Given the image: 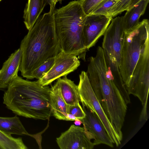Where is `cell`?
<instances>
[{"label": "cell", "instance_id": "5bb4252c", "mask_svg": "<svg viewBox=\"0 0 149 149\" xmlns=\"http://www.w3.org/2000/svg\"><path fill=\"white\" fill-rule=\"evenodd\" d=\"M50 103L52 115L58 120H67L68 105L62 97L57 79L50 88Z\"/></svg>", "mask_w": 149, "mask_h": 149}, {"label": "cell", "instance_id": "2e32d148", "mask_svg": "<svg viewBox=\"0 0 149 149\" xmlns=\"http://www.w3.org/2000/svg\"><path fill=\"white\" fill-rule=\"evenodd\" d=\"M149 0H141L130 9L127 10L123 17V26L125 33L133 29L139 24V19L146 10Z\"/></svg>", "mask_w": 149, "mask_h": 149}, {"label": "cell", "instance_id": "ba28073f", "mask_svg": "<svg viewBox=\"0 0 149 149\" xmlns=\"http://www.w3.org/2000/svg\"><path fill=\"white\" fill-rule=\"evenodd\" d=\"M125 33L123 17H117L112 19L103 35L102 47L106 63L112 68L120 70Z\"/></svg>", "mask_w": 149, "mask_h": 149}, {"label": "cell", "instance_id": "3957f363", "mask_svg": "<svg viewBox=\"0 0 149 149\" xmlns=\"http://www.w3.org/2000/svg\"><path fill=\"white\" fill-rule=\"evenodd\" d=\"M50 88L37 81L25 80L18 76L8 85L3 104L17 115L36 120L49 119L52 115Z\"/></svg>", "mask_w": 149, "mask_h": 149}, {"label": "cell", "instance_id": "cb8c5ba5", "mask_svg": "<svg viewBox=\"0 0 149 149\" xmlns=\"http://www.w3.org/2000/svg\"><path fill=\"white\" fill-rule=\"evenodd\" d=\"M68 113L71 114L78 119L82 120L86 116V114L79 103L73 105H68Z\"/></svg>", "mask_w": 149, "mask_h": 149}, {"label": "cell", "instance_id": "7c38bea8", "mask_svg": "<svg viewBox=\"0 0 149 149\" xmlns=\"http://www.w3.org/2000/svg\"><path fill=\"white\" fill-rule=\"evenodd\" d=\"M82 105L86 116L81 121L83 127L95 136V140L93 143L95 145L103 144L113 147V143L98 117L94 112Z\"/></svg>", "mask_w": 149, "mask_h": 149}, {"label": "cell", "instance_id": "d4e9b609", "mask_svg": "<svg viewBox=\"0 0 149 149\" xmlns=\"http://www.w3.org/2000/svg\"><path fill=\"white\" fill-rule=\"evenodd\" d=\"M63 0H47V4L49 5L50 9L54 11L55 9L56 5L57 3H61Z\"/></svg>", "mask_w": 149, "mask_h": 149}, {"label": "cell", "instance_id": "9c48e42d", "mask_svg": "<svg viewBox=\"0 0 149 149\" xmlns=\"http://www.w3.org/2000/svg\"><path fill=\"white\" fill-rule=\"evenodd\" d=\"M95 136L84 127L72 125L56 139L61 149H92Z\"/></svg>", "mask_w": 149, "mask_h": 149}, {"label": "cell", "instance_id": "52a82bcc", "mask_svg": "<svg viewBox=\"0 0 149 149\" xmlns=\"http://www.w3.org/2000/svg\"><path fill=\"white\" fill-rule=\"evenodd\" d=\"M149 88V46L141 54L134 70L128 86L126 88L130 95L137 97L143 108L140 116L141 120L148 119L147 103Z\"/></svg>", "mask_w": 149, "mask_h": 149}, {"label": "cell", "instance_id": "4316f807", "mask_svg": "<svg viewBox=\"0 0 149 149\" xmlns=\"http://www.w3.org/2000/svg\"><path fill=\"white\" fill-rule=\"evenodd\" d=\"M77 119L73 115L68 113L67 121H74Z\"/></svg>", "mask_w": 149, "mask_h": 149}, {"label": "cell", "instance_id": "8fae6325", "mask_svg": "<svg viewBox=\"0 0 149 149\" xmlns=\"http://www.w3.org/2000/svg\"><path fill=\"white\" fill-rule=\"evenodd\" d=\"M112 18L109 16L91 14L86 15L83 29V36L87 50L94 46L104 35Z\"/></svg>", "mask_w": 149, "mask_h": 149}, {"label": "cell", "instance_id": "83f0119b", "mask_svg": "<svg viewBox=\"0 0 149 149\" xmlns=\"http://www.w3.org/2000/svg\"><path fill=\"white\" fill-rule=\"evenodd\" d=\"M74 121V123L75 125L76 126H79L81 124H82V121L80 120L77 119Z\"/></svg>", "mask_w": 149, "mask_h": 149}, {"label": "cell", "instance_id": "277c9868", "mask_svg": "<svg viewBox=\"0 0 149 149\" xmlns=\"http://www.w3.org/2000/svg\"><path fill=\"white\" fill-rule=\"evenodd\" d=\"M86 16L80 0L72 1L54 12L55 28L61 51L84 61L87 51L83 36Z\"/></svg>", "mask_w": 149, "mask_h": 149}, {"label": "cell", "instance_id": "6da1fadb", "mask_svg": "<svg viewBox=\"0 0 149 149\" xmlns=\"http://www.w3.org/2000/svg\"><path fill=\"white\" fill-rule=\"evenodd\" d=\"M90 84L108 119L121 137L127 108L123 95L125 86L121 74L108 67L105 60L91 61L86 72Z\"/></svg>", "mask_w": 149, "mask_h": 149}, {"label": "cell", "instance_id": "4fadbf2b", "mask_svg": "<svg viewBox=\"0 0 149 149\" xmlns=\"http://www.w3.org/2000/svg\"><path fill=\"white\" fill-rule=\"evenodd\" d=\"M20 48L15 51L3 63L0 70V82L8 84L18 76L21 59Z\"/></svg>", "mask_w": 149, "mask_h": 149}, {"label": "cell", "instance_id": "7402d4cb", "mask_svg": "<svg viewBox=\"0 0 149 149\" xmlns=\"http://www.w3.org/2000/svg\"><path fill=\"white\" fill-rule=\"evenodd\" d=\"M131 0H118L115 4L109 11L108 15L112 17L116 16L122 12L127 10Z\"/></svg>", "mask_w": 149, "mask_h": 149}, {"label": "cell", "instance_id": "4dcf8cb0", "mask_svg": "<svg viewBox=\"0 0 149 149\" xmlns=\"http://www.w3.org/2000/svg\"></svg>", "mask_w": 149, "mask_h": 149}, {"label": "cell", "instance_id": "30bf717a", "mask_svg": "<svg viewBox=\"0 0 149 149\" xmlns=\"http://www.w3.org/2000/svg\"><path fill=\"white\" fill-rule=\"evenodd\" d=\"M80 64L77 56L61 51L55 56L54 64L50 69L37 81L43 86H48L56 79L73 72Z\"/></svg>", "mask_w": 149, "mask_h": 149}, {"label": "cell", "instance_id": "ffe728a7", "mask_svg": "<svg viewBox=\"0 0 149 149\" xmlns=\"http://www.w3.org/2000/svg\"><path fill=\"white\" fill-rule=\"evenodd\" d=\"M55 56L48 59L36 68L32 73L33 79L36 78L38 80L42 77L53 65Z\"/></svg>", "mask_w": 149, "mask_h": 149}, {"label": "cell", "instance_id": "484cf974", "mask_svg": "<svg viewBox=\"0 0 149 149\" xmlns=\"http://www.w3.org/2000/svg\"><path fill=\"white\" fill-rule=\"evenodd\" d=\"M141 0H131L127 10L131 8L134 6L138 3Z\"/></svg>", "mask_w": 149, "mask_h": 149}, {"label": "cell", "instance_id": "44dd1931", "mask_svg": "<svg viewBox=\"0 0 149 149\" xmlns=\"http://www.w3.org/2000/svg\"><path fill=\"white\" fill-rule=\"evenodd\" d=\"M117 1L118 0H103L96 6L91 14L108 16L109 11Z\"/></svg>", "mask_w": 149, "mask_h": 149}, {"label": "cell", "instance_id": "8992f818", "mask_svg": "<svg viewBox=\"0 0 149 149\" xmlns=\"http://www.w3.org/2000/svg\"><path fill=\"white\" fill-rule=\"evenodd\" d=\"M79 79L78 85L80 101L82 105L95 113L104 126L113 143L118 146L123 137L120 136L107 118L93 91L86 72L81 71Z\"/></svg>", "mask_w": 149, "mask_h": 149}, {"label": "cell", "instance_id": "603a6c76", "mask_svg": "<svg viewBox=\"0 0 149 149\" xmlns=\"http://www.w3.org/2000/svg\"><path fill=\"white\" fill-rule=\"evenodd\" d=\"M103 0H80L83 10L86 15L90 14Z\"/></svg>", "mask_w": 149, "mask_h": 149}, {"label": "cell", "instance_id": "f1b7e54d", "mask_svg": "<svg viewBox=\"0 0 149 149\" xmlns=\"http://www.w3.org/2000/svg\"><path fill=\"white\" fill-rule=\"evenodd\" d=\"M8 86V85L4 84L0 82V90L7 88Z\"/></svg>", "mask_w": 149, "mask_h": 149}, {"label": "cell", "instance_id": "5b68a950", "mask_svg": "<svg viewBox=\"0 0 149 149\" xmlns=\"http://www.w3.org/2000/svg\"><path fill=\"white\" fill-rule=\"evenodd\" d=\"M149 23L143 19L132 30L125 33L121 52L120 74L125 87L129 84L139 58L149 46Z\"/></svg>", "mask_w": 149, "mask_h": 149}, {"label": "cell", "instance_id": "d6986e66", "mask_svg": "<svg viewBox=\"0 0 149 149\" xmlns=\"http://www.w3.org/2000/svg\"><path fill=\"white\" fill-rule=\"evenodd\" d=\"M26 149L22 138H14L0 131V149Z\"/></svg>", "mask_w": 149, "mask_h": 149}, {"label": "cell", "instance_id": "7a4b0ae2", "mask_svg": "<svg viewBox=\"0 0 149 149\" xmlns=\"http://www.w3.org/2000/svg\"><path fill=\"white\" fill-rule=\"evenodd\" d=\"M54 12L40 15L22 40L19 70L27 79H33L32 72L48 59L61 51L55 31Z\"/></svg>", "mask_w": 149, "mask_h": 149}, {"label": "cell", "instance_id": "ac0fdd59", "mask_svg": "<svg viewBox=\"0 0 149 149\" xmlns=\"http://www.w3.org/2000/svg\"><path fill=\"white\" fill-rule=\"evenodd\" d=\"M0 131L6 134L30 136L20 120L15 115L11 117H0Z\"/></svg>", "mask_w": 149, "mask_h": 149}, {"label": "cell", "instance_id": "f546056e", "mask_svg": "<svg viewBox=\"0 0 149 149\" xmlns=\"http://www.w3.org/2000/svg\"><path fill=\"white\" fill-rule=\"evenodd\" d=\"M2 0H0V2Z\"/></svg>", "mask_w": 149, "mask_h": 149}, {"label": "cell", "instance_id": "e0dca14e", "mask_svg": "<svg viewBox=\"0 0 149 149\" xmlns=\"http://www.w3.org/2000/svg\"><path fill=\"white\" fill-rule=\"evenodd\" d=\"M57 79L59 82L62 95L67 104L71 105L79 103L78 85L68 79L67 76Z\"/></svg>", "mask_w": 149, "mask_h": 149}, {"label": "cell", "instance_id": "9a60e30c", "mask_svg": "<svg viewBox=\"0 0 149 149\" xmlns=\"http://www.w3.org/2000/svg\"><path fill=\"white\" fill-rule=\"evenodd\" d=\"M47 0H28L24 11V22L26 29H31L46 5Z\"/></svg>", "mask_w": 149, "mask_h": 149}]
</instances>
